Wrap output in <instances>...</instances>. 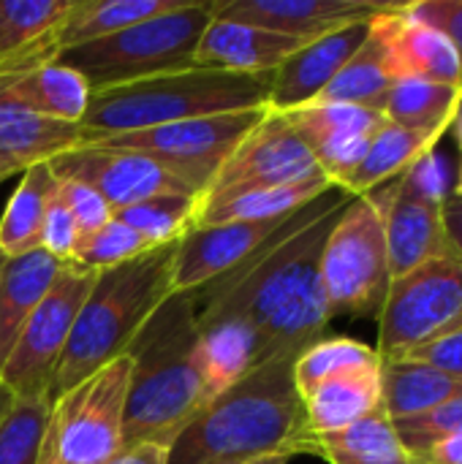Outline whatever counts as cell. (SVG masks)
Returning a JSON list of instances; mask_svg holds the SVG:
<instances>
[{"label": "cell", "mask_w": 462, "mask_h": 464, "mask_svg": "<svg viewBox=\"0 0 462 464\" xmlns=\"http://www.w3.org/2000/svg\"><path fill=\"white\" fill-rule=\"evenodd\" d=\"M305 44L308 41L212 14V22L196 46L193 65L245 76H272Z\"/></svg>", "instance_id": "19"}, {"label": "cell", "mask_w": 462, "mask_h": 464, "mask_svg": "<svg viewBox=\"0 0 462 464\" xmlns=\"http://www.w3.org/2000/svg\"><path fill=\"white\" fill-rule=\"evenodd\" d=\"M392 84H395V79H392L389 65H387L384 35L373 19L365 44L340 68V73L329 82V87L321 92L319 101L351 103V106H362V109H373V111L384 114Z\"/></svg>", "instance_id": "32"}, {"label": "cell", "mask_w": 462, "mask_h": 464, "mask_svg": "<svg viewBox=\"0 0 462 464\" xmlns=\"http://www.w3.org/2000/svg\"><path fill=\"white\" fill-rule=\"evenodd\" d=\"M128 353L52 400L38 464H103L123 451Z\"/></svg>", "instance_id": "8"}, {"label": "cell", "mask_w": 462, "mask_h": 464, "mask_svg": "<svg viewBox=\"0 0 462 464\" xmlns=\"http://www.w3.org/2000/svg\"><path fill=\"white\" fill-rule=\"evenodd\" d=\"M90 84L65 63H44L14 73H0V95L57 122L82 125Z\"/></svg>", "instance_id": "23"}, {"label": "cell", "mask_w": 462, "mask_h": 464, "mask_svg": "<svg viewBox=\"0 0 462 464\" xmlns=\"http://www.w3.org/2000/svg\"><path fill=\"white\" fill-rule=\"evenodd\" d=\"M398 3L376 16L384 35L387 65L392 79H425L436 84H462V60L457 49L438 30L414 22Z\"/></svg>", "instance_id": "20"}, {"label": "cell", "mask_w": 462, "mask_h": 464, "mask_svg": "<svg viewBox=\"0 0 462 464\" xmlns=\"http://www.w3.org/2000/svg\"><path fill=\"white\" fill-rule=\"evenodd\" d=\"M11 402H14V394H11V392H8V389L0 383V419H3V413L11 408Z\"/></svg>", "instance_id": "47"}, {"label": "cell", "mask_w": 462, "mask_h": 464, "mask_svg": "<svg viewBox=\"0 0 462 464\" xmlns=\"http://www.w3.org/2000/svg\"><path fill=\"white\" fill-rule=\"evenodd\" d=\"M462 106V84H436L425 79H395L384 117L400 128L447 133Z\"/></svg>", "instance_id": "33"}, {"label": "cell", "mask_w": 462, "mask_h": 464, "mask_svg": "<svg viewBox=\"0 0 462 464\" xmlns=\"http://www.w3.org/2000/svg\"><path fill=\"white\" fill-rule=\"evenodd\" d=\"M455 193L462 196V166H460V179H457V188H455Z\"/></svg>", "instance_id": "52"}, {"label": "cell", "mask_w": 462, "mask_h": 464, "mask_svg": "<svg viewBox=\"0 0 462 464\" xmlns=\"http://www.w3.org/2000/svg\"><path fill=\"white\" fill-rule=\"evenodd\" d=\"M403 11L408 19L422 22L447 35L462 60V0H419L406 3Z\"/></svg>", "instance_id": "41"}, {"label": "cell", "mask_w": 462, "mask_h": 464, "mask_svg": "<svg viewBox=\"0 0 462 464\" xmlns=\"http://www.w3.org/2000/svg\"><path fill=\"white\" fill-rule=\"evenodd\" d=\"M313 177H324V171L319 169L310 147L291 125L289 114L267 109L261 122L237 144V150L215 171L199 204L245 190L291 185Z\"/></svg>", "instance_id": "12"}, {"label": "cell", "mask_w": 462, "mask_h": 464, "mask_svg": "<svg viewBox=\"0 0 462 464\" xmlns=\"http://www.w3.org/2000/svg\"><path fill=\"white\" fill-rule=\"evenodd\" d=\"M63 264L46 250H33L8 258L0 277V370L22 334L27 318L52 291Z\"/></svg>", "instance_id": "25"}, {"label": "cell", "mask_w": 462, "mask_h": 464, "mask_svg": "<svg viewBox=\"0 0 462 464\" xmlns=\"http://www.w3.org/2000/svg\"><path fill=\"white\" fill-rule=\"evenodd\" d=\"M441 136L444 133H436V130L400 128L387 120L381 130L373 136L362 163L349 177L343 190H349L351 196H365L392 179H400L406 171H411L422 158L433 152Z\"/></svg>", "instance_id": "26"}, {"label": "cell", "mask_w": 462, "mask_h": 464, "mask_svg": "<svg viewBox=\"0 0 462 464\" xmlns=\"http://www.w3.org/2000/svg\"><path fill=\"white\" fill-rule=\"evenodd\" d=\"M8 177H14V171H8V169H5V166L0 163V182H5Z\"/></svg>", "instance_id": "50"}, {"label": "cell", "mask_w": 462, "mask_h": 464, "mask_svg": "<svg viewBox=\"0 0 462 464\" xmlns=\"http://www.w3.org/2000/svg\"><path fill=\"white\" fill-rule=\"evenodd\" d=\"M71 0H0V73L44 65L41 44Z\"/></svg>", "instance_id": "27"}, {"label": "cell", "mask_w": 462, "mask_h": 464, "mask_svg": "<svg viewBox=\"0 0 462 464\" xmlns=\"http://www.w3.org/2000/svg\"><path fill=\"white\" fill-rule=\"evenodd\" d=\"M95 275L98 272L79 264H63L52 291L27 318L0 370V383L14 397H49L54 370Z\"/></svg>", "instance_id": "11"}, {"label": "cell", "mask_w": 462, "mask_h": 464, "mask_svg": "<svg viewBox=\"0 0 462 464\" xmlns=\"http://www.w3.org/2000/svg\"><path fill=\"white\" fill-rule=\"evenodd\" d=\"M308 435H329L354 427L381 411V364L343 372L302 397Z\"/></svg>", "instance_id": "24"}, {"label": "cell", "mask_w": 462, "mask_h": 464, "mask_svg": "<svg viewBox=\"0 0 462 464\" xmlns=\"http://www.w3.org/2000/svg\"><path fill=\"white\" fill-rule=\"evenodd\" d=\"M351 198L332 185L294 212L259 256L193 294L196 313L240 318L256 334L264 362L300 356L327 337L332 315L321 283V250Z\"/></svg>", "instance_id": "1"}, {"label": "cell", "mask_w": 462, "mask_h": 464, "mask_svg": "<svg viewBox=\"0 0 462 464\" xmlns=\"http://www.w3.org/2000/svg\"><path fill=\"white\" fill-rule=\"evenodd\" d=\"M54 193L57 177L49 163H38L22 171V179L0 215V250L5 258L41 250V226Z\"/></svg>", "instance_id": "31"}, {"label": "cell", "mask_w": 462, "mask_h": 464, "mask_svg": "<svg viewBox=\"0 0 462 464\" xmlns=\"http://www.w3.org/2000/svg\"><path fill=\"white\" fill-rule=\"evenodd\" d=\"M403 449L408 454H419L428 451L444 440L460 438L462 435V394L417 416V419H406V421H395L392 424Z\"/></svg>", "instance_id": "38"}, {"label": "cell", "mask_w": 462, "mask_h": 464, "mask_svg": "<svg viewBox=\"0 0 462 464\" xmlns=\"http://www.w3.org/2000/svg\"><path fill=\"white\" fill-rule=\"evenodd\" d=\"M114 218L133 228L150 247H166L196 226L199 196H155L114 212Z\"/></svg>", "instance_id": "35"}, {"label": "cell", "mask_w": 462, "mask_h": 464, "mask_svg": "<svg viewBox=\"0 0 462 464\" xmlns=\"http://www.w3.org/2000/svg\"><path fill=\"white\" fill-rule=\"evenodd\" d=\"M462 386L438 370L414 362V359H389L381 362V411L395 421L417 419L455 397Z\"/></svg>", "instance_id": "28"}, {"label": "cell", "mask_w": 462, "mask_h": 464, "mask_svg": "<svg viewBox=\"0 0 462 464\" xmlns=\"http://www.w3.org/2000/svg\"><path fill=\"white\" fill-rule=\"evenodd\" d=\"M270 79L272 76L185 68L93 90L82 117L84 141L93 136L133 133L196 117L267 109Z\"/></svg>", "instance_id": "5"}, {"label": "cell", "mask_w": 462, "mask_h": 464, "mask_svg": "<svg viewBox=\"0 0 462 464\" xmlns=\"http://www.w3.org/2000/svg\"><path fill=\"white\" fill-rule=\"evenodd\" d=\"M212 14L215 0H182L166 14L65 52L60 63L82 73L90 90L196 68L193 54Z\"/></svg>", "instance_id": "6"}, {"label": "cell", "mask_w": 462, "mask_h": 464, "mask_svg": "<svg viewBox=\"0 0 462 464\" xmlns=\"http://www.w3.org/2000/svg\"><path fill=\"white\" fill-rule=\"evenodd\" d=\"M289 457H259V459H245V462H226V464H289Z\"/></svg>", "instance_id": "46"}, {"label": "cell", "mask_w": 462, "mask_h": 464, "mask_svg": "<svg viewBox=\"0 0 462 464\" xmlns=\"http://www.w3.org/2000/svg\"><path fill=\"white\" fill-rule=\"evenodd\" d=\"M79 228L76 220L71 215V209L65 207L60 190L52 196L46 215H44V226H41V250H46L52 258H57L60 264H74L76 250H79Z\"/></svg>", "instance_id": "40"}, {"label": "cell", "mask_w": 462, "mask_h": 464, "mask_svg": "<svg viewBox=\"0 0 462 464\" xmlns=\"http://www.w3.org/2000/svg\"><path fill=\"white\" fill-rule=\"evenodd\" d=\"M286 114L302 141L310 147L324 177L338 188L349 182V177L362 163L373 136L387 122L381 111L329 101H316Z\"/></svg>", "instance_id": "16"}, {"label": "cell", "mask_w": 462, "mask_h": 464, "mask_svg": "<svg viewBox=\"0 0 462 464\" xmlns=\"http://www.w3.org/2000/svg\"><path fill=\"white\" fill-rule=\"evenodd\" d=\"M455 130H457V141H460V150H462V106H460V111H457V117H455Z\"/></svg>", "instance_id": "48"}, {"label": "cell", "mask_w": 462, "mask_h": 464, "mask_svg": "<svg viewBox=\"0 0 462 464\" xmlns=\"http://www.w3.org/2000/svg\"><path fill=\"white\" fill-rule=\"evenodd\" d=\"M182 0H71L57 27L44 38V63H57L65 52L109 38L131 24L177 8Z\"/></svg>", "instance_id": "21"}, {"label": "cell", "mask_w": 462, "mask_h": 464, "mask_svg": "<svg viewBox=\"0 0 462 464\" xmlns=\"http://www.w3.org/2000/svg\"><path fill=\"white\" fill-rule=\"evenodd\" d=\"M395 5L378 0H215V16L313 41L340 27L370 22Z\"/></svg>", "instance_id": "17"}, {"label": "cell", "mask_w": 462, "mask_h": 464, "mask_svg": "<svg viewBox=\"0 0 462 464\" xmlns=\"http://www.w3.org/2000/svg\"><path fill=\"white\" fill-rule=\"evenodd\" d=\"M49 166L57 179H76L98 190L112 212L155 196H199L163 163L128 150L82 144L71 152L57 155L54 160H49Z\"/></svg>", "instance_id": "13"}, {"label": "cell", "mask_w": 462, "mask_h": 464, "mask_svg": "<svg viewBox=\"0 0 462 464\" xmlns=\"http://www.w3.org/2000/svg\"><path fill=\"white\" fill-rule=\"evenodd\" d=\"M422 160L400 179H395L384 215L392 280L433 258L449 256L441 220V201L447 190L441 188L436 174H425Z\"/></svg>", "instance_id": "14"}, {"label": "cell", "mask_w": 462, "mask_h": 464, "mask_svg": "<svg viewBox=\"0 0 462 464\" xmlns=\"http://www.w3.org/2000/svg\"><path fill=\"white\" fill-rule=\"evenodd\" d=\"M411 462L414 464H462V435L460 438H452V440H444L428 451H419V454H411Z\"/></svg>", "instance_id": "45"}, {"label": "cell", "mask_w": 462, "mask_h": 464, "mask_svg": "<svg viewBox=\"0 0 462 464\" xmlns=\"http://www.w3.org/2000/svg\"><path fill=\"white\" fill-rule=\"evenodd\" d=\"M378 364L381 359L376 348L354 337H321L294 359V383H297L300 397H305L310 389H316L319 383L329 378H338L354 370H370Z\"/></svg>", "instance_id": "34"}, {"label": "cell", "mask_w": 462, "mask_h": 464, "mask_svg": "<svg viewBox=\"0 0 462 464\" xmlns=\"http://www.w3.org/2000/svg\"><path fill=\"white\" fill-rule=\"evenodd\" d=\"M462 310V264L452 256L433 258L389 283L378 313L381 362L403 359L438 337Z\"/></svg>", "instance_id": "10"}, {"label": "cell", "mask_w": 462, "mask_h": 464, "mask_svg": "<svg viewBox=\"0 0 462 464\" xmlns=\"http://www.w3.org/2000/svg\"><path fill=\"white\" fill-rule=\"evenodd\" d=\"M329 188H332V182L327 177H313V179H302V182H291V185L234 193V196H226V198H218V201L199 204L196 226L289 218V215L300 212L302 207H308L310 201H316Z\"/></svg>", "instance_id": "30"}, {"label": "cell", "mask_w": 462, "mask_h": 464, "mask_svg": "<svg viewBox=\"0 0 462 464\" xmlns=\"http://www.w3.org/2000/svg\"><path fill=\"white\" fill-rule=\"evenodd\" d=\"M169 449L155 446V443H139V446H125L117 451L109 462L103 464H166Z\"/></svg>", "instance_id": "44"}, {"label": "cell", "mask_w": 462, "mask_h": 464, "mask_svg": "<svg viewBox=\"0 0 462 464\" xmlns=\"http://www.w3.org/2000/svg\"><path fill=\"white\" fill-rule=\"evenodd\" d=\"M392 182L354 196L321 250V283L329 315L378 318L392 275L384 215Z\"/></svg>", "instance_id": "7"}, {"label": "cell", "mask_w": 462, "mask_h": 464, "mask_svg": "<svg viewBox=\"0 0 462 464\" xmlns=\"http://www.w3.org/2000/svg\"><path fill=\"white\" fill-rule=\"evenodd\" d=\"M457 329H462V310L457 313V318H455V321H452V324H449V326H447L441 334H447V332H457Z\"/></svg>", "instance_id": "49"}, {"label": "cell", "mask_w": 462, "mask_h": 464, "mask_svg": "<svg viewBox=\"0 0 462 464\" xmlns=\"http://www.w3.org/2000/svg\"><path fill=\"white\" fill-rule=\"evenodd\" d=\"M84 144V128L41 117L0 95V163L22 174Z\"/></svg>", "instance_id": "22"}, {"label": "cell", "mask_w": 462, "mask_h": 464, "mask_svg": "<svg viewBox=\"0 0 462 464\" xmlns=\"http://www.w3.org/2000/svg\"><path fill=\"white\" fill-rule=\"evenodd\" d=\"M147 250H155V247H150L133 228H128L117 218H112L101 231H95L93 237L79 242L74 264L93 269V272H103V269L128 264V261L144 256Z\"/></svg>", "instance_id": "37"}, {"label": "cell", "mask_w": 462, "mask_h": 464, "mask_svg": "<svg viewBox=\"0 0 462 464\" xmlns=\"http://www.w3.org/2000/svg\"><path fill=\"white\" fill-rule=\"evenodd\" d=\"M329 464H414L384 411L329 435H308L305 451Z\"/></svg>", "instance_id": "29"}, {"label": "cell", "mask_w": 462, "mask_h": 464, "mask_svg": "<svg viewBox=\"0 0 462 464\" xmlns=\"http://www.w3.org/2000/svg\"><path fill=\"white\" fill-rule=\"evenodd\" d=\"M174 247L177 242L147 250L128 264L95 275L54 370L49 400L128 353L152 313L174 294Z\"/></svg>", "instance_id": "4"}, {"label": "cell", "mask_w": 462, "mask_h": 464, "mask_svg": "<svg viewBox=\"0 0 462 464\" xmlns=\"http://www.w3.org/2000/svg\"><path fill=\"white\" fill-rule=\"evenodd\" d=\"M264 114L267 109H248L231 114L196 117V120H182V122L133 130V133L93 136L84 144L147 155L163 163L166 169H172L202 196L210 188L215 171L226 163V158L237 150V144L261 122Z\"/></svg>", "instance_id": "9"}, {"label": "cell", "mask_w": 462, "mask_h": 464, "mask_svg": "<svg viewBox=\"0 0 462 464\" xmlns=\"http://www.w3.org/2000/svg\"><path fill=\"white\" fill-rule=\"evenodd\" d=\"M49 408V397H14L0 419V464H38Z\"/></svg>", "instance_id": "36"}, {"label": "cell", "mask_w": 462, "mask_h": 464, "mask_svg": "<svg viewBox=\"0 0 462 464\" xmlns=\"http://www.w3.org/2000/svg\"><path fill=\"white\" fill-rule=\"evenodd\" d=\"M131 378L123 419V449L172 446L212 400L196 324V296L172 294L128 348Z\"/></svg>", "instance_id": "3"}, {"label": "cell", "mask_w": 462, "mask_h": 464, "mask_svg": "<svg viewBox=\"0 0 462 464\" xmlns=\"http://www.w3.org/2000/svg\"><path fill=\"white\" fill-rule=\"evenodd\" d=\"M403 359H414V362H422L433 370H438L441 375L452 378L455 383L462 386V329L457 332H447V334H438L433 340H428L425 345L414 348L408 356Z\"/></svg>", "instance_id": "42"}, {"label": "cell", "mask_w": 462, "mask_h": 464, "mask_svg": "<svg viewBox=\"0 0 462 464\" xmlns=\"http://www.w3.org/2000/svg\"><path fill=\"white\" fill-rule=\"evenodd\" d=\"M373 22V19H370ZM370 22H357L308 41L270 79V111H297L316 103L340 68L354 57L370 33Z\"/></svg>", "instance_id": "18"}, {"label": "cell", "mask_w": 462, "mask_h": 464, "mask_svg": "<svg viewBox=\"0 0 462 464\" xmlns=\"http://www.w3.org/2000/svg\"><path fill=\"white\" fill-rule=\"evenodd\" d=\"M294 353L275 356L212 397L174 438L166 464H226L302 457L308 427Z\"/></svg>", "instance_id": "2"}, {"label": "cell", "mask_w": 462, "mask_h": 464, "mask_svg": "<svg viewBox=\"0 0 462 464\" xmlns=\"http://www.w3.org/2000/svg\"><path fill=\"white\" fill-rule=\"evenodd\" d=\"M289 218L237 220L191 228L174 247V294H196L204 285L231 275L253 256H259L270 245V239L289 223Z\"/></svg>", "instance_id": "15"}, {"label": "cell", "mask_w": 462, "mask_h": 464, "mask_svg": "<svg viewBox=\"0 0 462 464\" xmlns=\"http://www.w3.org/2000/svg\"><path fill=\"white\" fill-rule=\"evenodd\" d=\"M57 190L65 201V207L71 209L74 220H76V228H79V239H87L93 237L95 231H101L112 218V207L106 204V198L93 190L90 185L84 182H76V179H57Z\"/></svg>", "instance_id": "39"}, {"label": "cell", "mask_w": 462, "mask_h": 464, "mask_svg": "<svg viewBox=\"0 0 462 464\" xmlns=\"http://www.w3.org/2000/svg\"><path fill=\"white\" fill-rule=\"evenodd\" d=\"M5 264H8V258H5V253L0 250V277H3V269H5Z\"/></svg>", "instance_id": "51"}, {"label": "cell", "mask_w": 462, "mask_h": 464, "mask_svg": "<svg viewBox=\"0 0 462 464\" xmlns=\"http://www.w3.org/2000/svg\"><path fill=\"white\" fill-rule=\"evenodd\" d=\"M441 220H444V234H447V247L449 256L462 264V196L455 190L444 196L441 201Z\"/></svg>", "instance_id": "43"}]
</instances>
